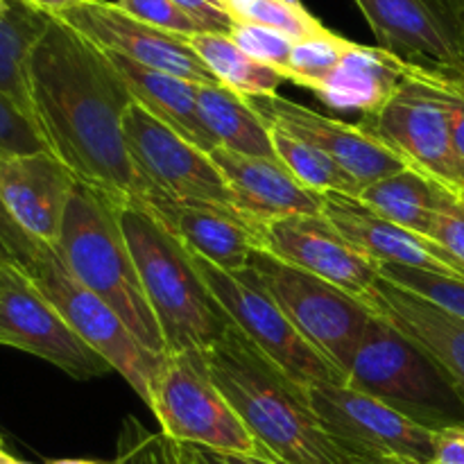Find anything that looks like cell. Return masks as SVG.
Wrapping results in <instances>:
<instances>
[{
  "mask_svg": "<svg viewBox=\"0 0 464 464\" xmlns=\"http://www.w3.org/2000/svg\"><path fill=\"white\" fill-rule=\"evenodd\" d=\"M27 82L32 121L75 179L113 202H143L148 184L125 143V113L136 102L104 50L50 16Z\"/></svg>",
  "mask_w": 464,
  "mask_h": 464,
  "instance_id": "1",
  "label": "cell"
},
{
  "mask_svg": "<svg viewBox=\"0 0 464 464\" xmlns=\"http://www.w3.org/2000/svg\"><path fill=\"white\" fill-rule=\"evenodd\" d=\"M208 374L249 433L285 464H352L317 420L308 390L281 372L238 326L202 352Z\"/></svg>",
  "mask_w": 464,
  "mask_h": 464,
  "instance_id": "2",
  "label": "cell"
},
{
  "mask_svg": "<svg viewBox=\"0 0 464 464\" xmlns=\"http://www.w3.org/2000/svg\"><path fill=\"white\" fill-rule=\"evenodd\" d=\"M116 213L166 353L204 352L216 344L234 322L207 288L188 247L143 202H116Z\"/></svg>",
  "mask_w": 464,
  "mask_h": 464,
  "instance_id": "3",
  "label": "cell"
},
{
  "mask_svg": "<svg viewBox=\"0 0 464 464\" xmlns=\"http://www.w3.org/2000/svg\"><path fill=\"white\" fill-rule=\"evenodd\" d=\"M54 252L84 288L121 315L148 352L166 353L161 329L118 222L116 202L109 195L77 181Z\"/></svg>",
  "mask_w": 464,
  "mask_h": 464,
  "instance_id": "4",
  "label": "cell"
},
{
  "mask_svg": "<svg viewBox=\"0 0 464 464\" xmlns=\"http://www.w3.org/2000/svg\"><path fill=\"white\" fill-rule=\"evenodd\" d=\"M344 383L430 430L464 424V403L442 367L379 315L367 322Z\"/></svg>",
  "mask_w": 464,
  "mask_h": 464,
  "instance_id": "5",
  "label": "cell"
},
{
  "mask_svg": "<svg viewBox=\"0 0 464 464\" xmlns=\"http://www.w3.org/2000/svg\"><path fill=\"white\" fill-rule=\"evenodd\" d=\"M150 411L177 444L245 456L266 451L211 379L202 352L163 353Z\"/></svg>",
  "mask_w": 464,
  "mask_h": 464,
  "instance_id": "6",
  "label": "cell"
},
{
  "mask_svg": "<svg viewBox=\"0 0 464 464\" xmlns=\"http://www.w3.org/2000/svg\"><path fill=\"white\" fill-rule=\"evenodd\" d=\"M358 125L444 188H464V159L453 143L451 118L433 66L408 62L390 102L379 113L362 116Z\"/></svg>",
  "mask_w": 464,
  "mask_h": 464,
  "instance_id": "7",
  "label": "cell"
},
{
  "mask_svg": "<svg viewBox=\"0 0 464 464\" xmlns=\"http://www.w3.org/2000/svg\"><path fill=\"white\" fill-rule=\"evenodd\" d=\"M308 399L320 424L352 464L433 462L435 430L344 381L311 385Z\"/></svg>",
  "mask_w": 464,
  "mask_h": 464,
  "instance_id": "8",
  "label": "cell"
},
{
  "mask_svg": "<svg viewBox=\"0 0 464 464\" xmlns=\"http://www.w3.org/2000/svg\"><path fill=\"white\" fill-rule=\"evenodd\" d=\"M190 252V249H188ZM195 267L202 275L204 284L211 290L222 311L238 326L281 372L290 376L302 388H311L324 381H344V374L326 361L297 329L276 299L267 293L266 285L252 267L243 272L220 270L199 254L190 252Z\"/></svg>",
  "mask_w": 464,
  "mask_h": 464,
  "instance_id": "9",
  "label": "cell"
},
{
  "mask_svg": "<svg viewBox=\"0 0 464 464\" xmlns=\"http://www.w3.org/2000/svg\"><path fill=\"white\" fill-rule=\"evenodd\" d=\"M267 293L276 299L295 329L334 362L347 381V365L365 331L376 315L370 306L347 290L320 279L306 270L288 266L263 247L254 252L249 263Z\"/></svg>",
  "mask_w": 464,
  "mask_h": 464,
  "instance_id": "10",
  "label": "cell"
},
{
  "mask_svg": "<svg viewBox=\"0 0 464 464\" xmlns=\"http://www.w3.org/2000/svg\"><path fill=\"white\" fill-rule=\"evenodd\" d=\"M25 272L45 299L62 313L68 326L100 353L150 408L152 381L163 356L148 352L131 335L121 315L68 272L53 247L44 245Z\"/></svg>",
  "mask_w": 464,
  "mask_h": 464,
  "instance_id": "11",
  "label": "cell"
},
{
  "mask_svg": "<svg viewBox=\"0 0 464 464\" xmlns=\"http://www.w3.org/2000/svg\"><path fill=\"white\" fill-rule=\"evenodd\" d=\"M125 143L131 161L148 184L145 199L166 198L172 202L213 204L236 211L225 177L211 157L139 104H131L125 113Z\"/></svg>",
  "mask_w": 464,
  "mask_h": 464,
  "instance_id": "12",
  "label": "cell"
},
{
  "mask_svg": "<svg viewBox=\"0 0 464 464\" xmlns=\"http://www.w3.org/2000/svg\"><path fill=\"white\" fill-rule=\"evenodd\" d=\"M0 344L39 356L77 381L113 372L68 326L21 266H0Z\"/></svg>",
  "mask_w": 464,
  "mask_h": 464,
  "instance_id": "13",
  "label": "cell"
},
{
  "mask_svg": "<svg viewBox=\"0 0 464 464\" xmlns=\"http://www.w3.org/2000/svg\"><path fill=\"white\" fill-rule=\"evenodd\" d=\"M59 18L100 50L116 53L140 66L170 72L195 84H218L213 72L186 44L184 36L170 34L130 16L118 3L84 0Z\"/></svg>",
  "mask_w": 464,
  "mask_h": 464,
  "instance_id": "14",
  "label": "cell"
},
{
  "mask_svg": "<svg viewBox=\"0 0 464 464\" xmlns=\"http://www.w3.org/2000/svg\"><path fill=\"white\" fill-rule=\"evenodd\" d=\"M261 247L288 266L347 290L362 304L379 284V263L349 243L322 213L270 222L261 229Z\"/></svg>",
  "mask_w": 464,
  "mask_h": 464,
  "instance_id": "15",
  "label": "cell"
},
{
  "mask_svg": "<svg viewBox=\"0 0 464 464\" xmlns=\"http://www.w3.org/2000/svg\"><path fill=\"white\" fill-rule=\"evenodd\" d=\"M383 50L403 62L464 71V30L447 0H353Z\"/></svg>",
  "mask_w": 464,
  "mask_h": 464,
  "instance_id": "16",
  "label": "cell"
},
{
  "mask_svg": "<svg viewBox=\"0 0 464 464\" xmlns=\"http://www.w3.org/2000/svg\"><path fill=\"white\" fill-rule=\"evenodd\" d=\"M254 111L267 122L288 134L297 136L304 143H311L329 154L338 166H343L353 177L361 190L374 181L401 172L408 163L394 150L367 134L361 125L335 121V118L317 113L304 104L275 98H247Z\"/></svg>",
  "mask_w": 464,
  "mask_h": 464,
  "instance_id": "17",
  "label": "cell"
},
{
  "mask_svg": "<svg viewBox=\"0 0 464 464\" xmlns=\"http://www.w3.org/2000/svg\"><path fill=\"white\" fill-rule=\"evenodd\" d=\"M77 179L53 152H0V199L34 243L57 247Z\"/></svg>",
  "mask_w": 464,
  "mask_h": 464,
  "instance_id": "18",
  "label": "cell"
},
{
  "mask_svg": "<svg viewBox=\"0 0 464 464\" xmlns=\"http://www.w3.org/2000/svg\"><path fill=\"white\" fill-rule=\"evenodd\" d=\"M208 157L225 177L236 211L258 229L290 216L322 213L324 195L304 188L279 159L247 157L220 145Z\"/></svg>",
  "mask_w": 464,
  "mask_h": 464,
  "instance_id": "19",
  "label": "cell"
},
{
  "mask_svg": "<svg viewBox=\"0 0 464 464\" xmlns=\"http://www.w3.org/2000/svg\"><path fill=\"white\" fill-rule=\"evenodd\" d=\"M322 216L329 218L349 243L376 263H394L464 279V266L442 245L376 216L352 195L326 193Z\"/></svg>",
  "mask_w": 464,
  "mask_h": 464,
  "instance_id": "20",
  "label": "cell"
},
{
  "mask_svg": "<svg viewBox=\"0 0 464 464\" xmlns=\"http://www.w3.org/2000/svg\"><path fill=\"white\" fill-rule=\"evenodd\" d=\"M143 204L175 231L190 252L231 275L247 270L254 252L261 247V229L236 211L166 198H150Z\"/></svg>",
  "mask_w": 464,
  "mask_h": 464,
  "instance_id": "21",
  "label": "cell"
},
{
  "mask_svg": "<svg viewBox=\"0 0 464 464\" xmlns=\"http://www.w3.org/2000/svg\"><path fill=\"white\" fill-rule=\"evenodd\" d=\"M365 306L420 344L444 370L464 403V322L435 304L381 279Z\"/></svg>",
  "mask_w": 464,
  "mask_h": 464,
  "instance_id": "22",
  "label": "cell"
},
{
  "mask_svg": "<svg viewBox=\"0 0 464 464\" xmlns=\"http://www.w3.org/2000/svg\"><path fill=\"white\" fill-rule=\"evenodd\" d=\"M408 62L381 45L353 44L338 66L311 89L320 102L335 111L379 113L406 75Z\"/></svg>",
  "mask_w": 464,
  "mask_h": 464,
  "instance_id": "23",
  "label": "cell"
},
{
  "mask_svg": "<svg viewBox=\"0 0 464 464\" xmlns=\"http://www.w3.org/2000/svg\"><path fill=\"white\" fill-rule=\"evenodd\" d=\"M109 62L122 77V82L130 89L131 98L139 107L159 122L170 127L172 131L193 143L202 152H211L218 148V140L204 125L202 113L198 107V86L195 82L181 80V77L170 75V72L154 71V68L140 66L131 59L121 57L116 53H107Z\"/></svg>",
  "mask_w": 464,
  "mask_h": 464,
  "instance_id": "24",
  "label": "cell"
},
{
  "mask_svg": "<svg viewBox=\"0 0 464 464\" xmlns=\"http://www.w3.org/2000/svg\"><path fill=\"white\" fill-rule=\"evenodd\" d=\"M356 199L376 216L430 238L438 216L440 184L415 166H408L401 172L365 186Z\"/></svg>",
  "mask_w": 464,
  "mask_h": 464,
  "instance_id": "25",
  "label": "cell"
},
{
  "mask_svg": "<svg viewBox=\"0 0 464 464\" xmlns=\"http://www.w3.org/2000/svg\"><path fill=\"white\" fill-rule=\"evenodd\" d=\"M198 107L220 148L247 157L276 159L270 125L254 111L247 98L222 84H199Z\"/></svg>",
  "mask_w": 464,
  "mask_h": 464,
  "instance_id": "26",
  "label": "cell"
},
{
  "mask_svg": "<svg viewBox=\"0 0 464 464\" xmlns=\"http://www.w3.org/2000/svg\"><path fill=\"white\" fill-rule=\"evenodd\" d=\"M48 21V14L30 7L23 0H12L7 14L0 18V93L7 95L30 118L32 100L27 66Z\"/></svg>",
  "mask_w": 464,
  "mask_h": 464,
  "instance_id": "27",
  "label": "cell"
},
{
  "mask_svg": "<svg viewBox=\"0 0 464 464\" xmlns=\"http://www.w3.org/2000/svg\"><path fill=\"white\" fill-rule=\"evenodd\" d=\"M186 44L207 63L218 84L236 91L243 98H275L284 80L276 68L256 62L234 44L229 34L198 32L186 36Z\"/></svg>",
  "mask_w": 464,
  "mask_h": 464,
  "instance_id": "28",
  "label": "cell"
},
{
  "mask_svg": "<svg viewBox=\"0 0 464 464\" xmlns=\"http://www.w3.org/2000/svg\"><path fill=\"white\" fill-rule=\"evenodd\" d=\"M270 139L276 159L293 172V177L304 188L322 195L343 193L352 198L361 193V186L353 181V177L320 148L304 143L302 139L275 125H270Z\"/></svg>",
  "mask_w": 464,
  "mask_h": 464,
  "instance_id": "29",
  "label": "cell"
},
{
  "mask_svg": "<svg viewBox=\"0 0 464 464\" xmlns=\"http://www.w3.org/2000/svg\"><path fill=\"white\" fill-rule=\"evenodd\" d=\"M379 276L464 322V279L394 263H379Z\"/></svg>",
  "mask_w": 464,
  "mask_h": 464,
  "instance_id": "30",
  "label": "cell"
},
{
  "mask_svg": "<svg viewBox=\"0 0 464 464\" xmlns=\"http://www.w3.org/2000/svg\"><path fill=\"white\" fill-rule=\"evenodd\" d=\"M352 45L353 41L344 39L331 30L297 41L293 54H290L285 80L311 91L326 75H331V71L338 66L340 59L349 53Z\"/></svg>",
  "mask_w": 464,
  "mask_h": 464,
  "instance_id": "31",
  "label": "cell"
},
{
  "mask_svg": "<svg viewBox=\"0 0 464 464\" xmlns=\"http://www.w3.org/2000/svg\"><path fill=\"white\" fill-rule=\"evenodd\" d=\"M227 9L236 21L272 27V30L284 32L295 41L308 39V36L329 30L306 7H293V5H285L281 0H231Z\"/></svg>",
  "mask_w": 464,
  "mask_h": 464,
  "instance_id": "32",
  "label": "cell"
},
{
  "mask_svg": "<svg viewBox=\"0 0 464 464\" xmlns=\"http://www.w3.org/2000/svg\"><path fill=\"white\" fill-rule=\"evenodd\" d=\"M116 464H177L175 442L152 433L136 417H125L116 447Z\"/></svg>",
  "mask_w": 464,
  "mask_h": 464,
  "instance_id": "33",
  "label": "cell"
},
{
  "mask_svg": "<svg viewBox=\"0 0 464 464\" xmlns=\"http://www.w3.org/2000/svg\"><path fill=\"white\" fill-rule=\"evenodd\" d=\"M229 36L234 39V44L238 45L240 50H245V53L249 54V57L276 68L285 80L290 54H293V48L297 41L290 39L284 32L272 30V27H263L256 25V23L245 21H234Z\"/></svg>",
  "mask_w": 464,
  "mask_h": 464,
  "instance_id": "34",
  "label": "cell"
},
{
  "mask_svg": "<svg viewBox=\"0 0 464 464\" xmlns=\"http://www.w3.org/2000/svg\"><path fill=\"white\" fill-rule=\"evenodd\" d=\"M0 152L5 154H36L50 152L44 136L32 118L23 113L7 95L0 93Z\"/></svg>",
  "mask_w": 464,
  "mask_h": 464,
  "instance_id": "35",
  "label": "cell"
},
{
  "mask_svg": "<svg viewBox=\"0 0 464 464\" xmlns=\"http://www.w3.org/2000/svg\"><path fill=\"white\" fill-rule=\"evenodd\" d=\"M130 16L177 36L198 34L199 27L172 0H118Z\"/></svg>",
  "mask_w": 464,
  "mask_h": 464,
  "instance_id": "36",
  "label": "cell"
},
{
  "mask_svg": "<svg viewBox=\"0 0 464 464\" xmlns=\"http://www.w3.org/2000/svg\"><path fill=\"white\" fill-rule=\"evenodd\" d=\"M430 238L451 252L464 266V204L456 198V193L444 188L442 184H440L438 216H435Z\"/></svg>",
  "mask_w": 464,
  "mask_h": 464,
  "instance_id": "37",
  "label": "cell"
},
{
  "mask_svg": "<svg viewBox=\"0 0 464 464\" xmlns=\"http://www.w3.org/2000/svg\"><path fill=\"white\" fill-rule=\"evenodd\" d=\"M199 32H213V34H229L236 18L227 9L222 0H172Z\"/></svg>",
  "mask_w": 464,
  "mask_h": 464,
  "instance_id": "38",
  "label": "cell"
},
{
  "mask_svg": "<svg viewBox=\"0 0 464 464\" xmlns=\"http://www.w3.org/2000/svg\"><path fill=\"white\" fill-rule=\"evenodd\" d=\"M0 240H3V245L9 249V254L16 258V263L23 270H27V267L32 266V261L36 258L39 249L44 247V245L34 243V240L14 222V218L9 216L7 208H5L3 199H0Z\"/></svg>",
  "mask_w": 464,
  "mask_h": 464,
  "instance_id": "39",
  "label": "cell"
},
{
  "mask_svg": "<svg viewBox=\"0 0 464 464\" xmlns=\"http://www.w3.org/2000/svg\"><path fill=\"white\" fill-rule=\"evenodd\" d=\"M430 464H464V424L444 426L435 430L433 462Z\"/></svg>",
  "mask_w": 464,
  "mask_h": 464,
  "instance_id": "40",
  "label": "cell"
},
{
  "mask_svg": "<svg viewBox=\"0 0 464 464\" xmlns=\"http://www.w3.org/2000/svg\"><path fill=\"white\" fill-rule=\"evenodd\" d=\"M23 3H27L30 7L39 9V12L48 14V16H63L66 12H71V9H75L77 5H82L84 0H23Z\"/></svg>",
  "mask_w": 464,
  "mask_h": 464,
  "instance_id": "41",
  "label": "cell"
},
{
  "mask_svg": "<svg viewBox=\"0 0 464 464\" xmlns=\"http://www.w3.org/2000/svg\"><path fill=\"white\" fill-rule=\"evenodd\" d=\"M175 458L177 464H207L199 456V451L190 444H177L175 442Z\"/></svg>",
  "mask_w": 464,
  "mask_h": 464,
  "instance_id": "42",
  "label": "cell"
},
{
  "mask_svg": "<svg viewBox=\"0 0 464 464\" xmlns=\"http://www.w3.org/2000/svg\"><path fill=\"white\" fill-rule=\"evenodd\" d=\"M195 449H198L199 456H202V460L207 464H234V462L227 460L225 453H218V451H211V449H199V447H195Z\"/></svg>",
  "mask_w": 464,
  "mask_h": 464,
  "instance_id": "43",
  "label": "cell"
},
{
  "mask_svg": "<svg viewBox=\"0 0 464 464\" xmlns=\"http://www.w3.org/2000/svg\"><path fill=\"white\" fill-rule=\"evenodd\" d=\"M447 5L451 7L453 16L458 18V23H460V27L464 30V0H447Z\"/></svg>",
  "mask_w": 464,
  "mask_h": 464,
  "instance_id": "44",
  "label": "cell"
},
{
  "mask_svg": "<svg viewBox=\"0 0 464 464\" xmlns=\"http://www.w3.org/2000/svg\"><path fill=\"white\" fill-rule=\"evenodd\" d=\"M0 266H18L16 258H14L12 254H9V249L3 245V240H0Z\"/></svg>",
  "mask_w": 464,
  "mask_h": 464,
  "instance_id": "45",
  "label": "cell"
},
{
  "mask_svg": "<svg viewBox=\"0 0 464 464\" xmlns=\"http://www.w3.org/2000/svg\"><path fill=\"white\" fill-rule=\"evenodd\" d=\"M0 464H32V462H23V460H18V458L9 456V453L5 451V449H0Z\"/></svg>",
  "mask_w": 464,
  "mask_h": 464,
  "instance_id": "46",
  "label": "cell"
},
{
  "mask_svg": "<svg viewBox=\"0 0 464 464\" xmlns=\"http://www.w3.org/2000/svg\"><path fill=\"white\" fill-rule=\"evenodd\" d=\"M45 464H116V462H100V460H50Z\"/></svg>",
  "mask_w": 464,
  "mask_h": 464,
  "instance_id": "47",
  "label": "cell"
},
{
  "mask_svg": "<svg viewBox=\"0 0 464 464\" xmlns=\"http://www.w3.org/2000/svg\"><path fill=\"white\" fill-rule=\"evenodd\" d=\"M9 5H12V0H0V18H3L5 14H7Z\"/></svg>",
  "mask_w": 464,
  "mask_h": 464,
  "instance_id": "48",
  "label": "cell"
},
{
  "mask_svg": "<svg viewBox=\"0 0 464 464\" xmlns=\"http://www.w3.org/2000/svg\"><path fill=\"white\" fill-rule=\"evenodd\" d=\"M281 3H285V5H293V7H304V3H302V0H281Z\"/></svg>",
  "mask_w": 464,
  "mask_h": 464,
  "instance_id": "49",
  "label": "cell"
},
{
  "mask_svg": "<svg viewBox=\"0 0 464 464\" xmlns=\"http://www.w3.org/2000/svg\"><path fill=\"white\" fill-rule=\"evenodd\" d=\"M451 193H456V198L460 199V202L464 204V188H460V190H451Z\"/></svg>",
  "mask_w": 464,
  "mask_h": 464,
  "instance_id": "50",
  "label": "cell"
},
{
  "mask_svg": "<svg viewBox=\"0 0 464 464\" xmlns=\"http://www.w3.org/2000/svg\"><path fill=\"white\" fill-rule=\"evenodd\" d=\"M0 449H3V435H0Z\"/></svg>",
  "mask_w": 464,
  "mask_h": 464,
  "instance_id": "51",
  "label": "cell"
},
{
  "mask_svg": "<svg viewBox=\"0 0 464 464\" xmlns=\"http://www.w3.org/2000/svg\"><path fill=\"white\" fill-rule=\"evenodd\" d=\"M222 3H225V5H229V3H231V0H222Z\"/></svg>",
  "mask_w": 464,
  "mask_h": 464,
  "instance_id": "52",
  "label": "cell"
}]
</instances>
